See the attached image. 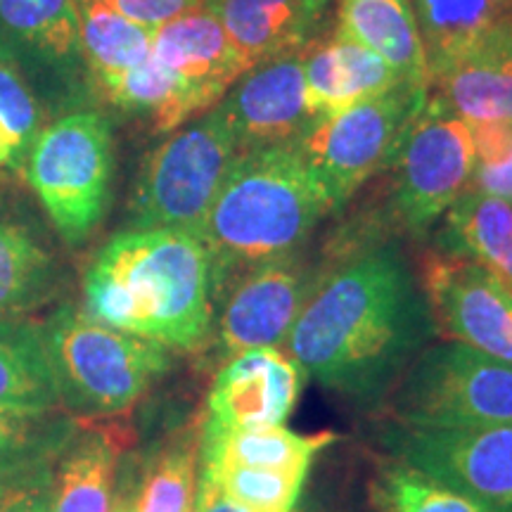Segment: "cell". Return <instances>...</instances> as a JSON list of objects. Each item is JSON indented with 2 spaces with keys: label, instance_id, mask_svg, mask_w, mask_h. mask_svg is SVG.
<instances>
[{
  "label": "cell",
  "instance_id": "ba28073f",
  "mask_svg": "<svg viewBox=\"0 0 512 512\" xmlns=\"http://www.w3.org/2000/svg\"><path fill=\"white\" fill-rule=\"evenodd\" d=\"M427 95L430 86L399 83L392 91L316 119L297 138L299 152L330 192L335 209L392 166L403 133Z\"/></svg>",
  "mask_w": 512,
  "mask_h": 512
},
{
  "label": "cell",
  "instance_id": "8d00e7d4",
  "mask_svg": "<svg viewBox=\"0 0 512 512\" xmlns=\"http://www.w3.org/2000/svg\"><path fill=\"white\" fill-rule=\"evenodd\" d=\"M192 512H249L235 501L223 494V491L211 482L209 477L197 475V491H195V505Z\"/></svg>",
  "mask_w": 512,
  "mask_h": 512
},
{
  "label": "cell",
  "instance_id": "7402d4cb",
  "mask_svg": "<svg viewBox=\"0 0 512 512\" xmlns=\"http://www.w3.org/2000/svg\"><path fill=\"white\" fill-rule=\"evenodd\" d=\"M60 392L43 330L19 320H0V411L50 415Z\"/></svg>",
  "mask_w": 512,
  "mask_h": 512
},
{
  "label": "cell",
  "instance_id": "4316f807",
  "mask_svg": "<svg viewBox=\"0 0 512 512\" xmlns=\"http://www.w3.org/2000/svg\"><path fill=\"white\" fill-rule=\"evenodd\" d=\"M197 475L200 434H176L145 460L133 491L114 501V508L119 512H192Z\"/></svg>",
  "mask_w": 512,
  "mask_h": 512
},
{
  "label": "cell",
  "instance_id": "836d02e7",
  "mask_svg": "<svg viewBox=\"0 0 512 512\" xmlns=\"http://www.w3.org/2000/svg\"><path fill=\"white\" fill-rule=\"evenodd\" d=\"M332 46H335L339 76H342V95L347 107L392 91L401 83L392 67L380 60L373 50L358 46V43L342 36H332Z\"/></svg>",
  "mask_w": 512,
  "mask_h": 512
},
{
  "label": "cell",
  "instance_id": "9c48e42d",
  "mask_svg": "<svg viewBox=\"0 0 512 512\" xmlns=\"http://www.w3.org/2000/svg\"><path fill=\"white\" fill-rule=\"evenodd\" d=\"M389 169H394V219L408 233H427L470 185L475 169L470 126L430 88Z\"/></svg>",
  "mask_w": 512,
  "mask_h": 512
},
{
  "label": "cell",
  "instance_id": "e0dca14e",
  "mask_svg": "<svg viewBox=\"0 0 512 512\" xmlns=\"http://www.w3.org/2000/svg\"><path fill=\"white\" fill-rule=\"evenodd\" d=\"M332 0H204L249 67L318 41Z\"/></svg>",
  "mask_w": 512,
  "mask_h": 512
},
{
  "label": "cell",
  "instance_id": "4dcf8cb0",
  "mask_svg": "<svg viewBox=\"0 0 512 512\" xmlns=\"http://www.w3.org/2000/svg\"><path fill=\"white\" fill-rule=\"evenodd\" d=\"M72 437V425L55 420L53 415L0 411V477L57 460Z\"/></svg>",
  "mask_w": 512,
  "mask_h": 512
},
{
  "label": "cell",
  "instance_id": "e575fe53",
  "mask_svg": "<svg viewBox=\"0 0 512 512\" xmlns=\"http://www.w3.org/2000/svg\"><path fill=\"white\" fill-rule=\"evenodd\" d=\"M55 460L0 477V512H53Z\"/></svg>",
  "mask_w": 512,
  "mask_h": 512
},
{
  "label": "cell",
  "instance_id": "5bb4252c",
  "mask_svg": "<svg viewBox=\"0 0 512 512\" xmlns=\"http://www.w3.org/2000/svg\"><path fill=\"white\" fill-rule=\"evenodd\" d=\"M304 370L280 349H247L230 356L214 377L200 439L283 425L304 387Z\"/></svg>",
  "mask_w": 512,
  "mask_h": 512
},
{
  "label": "cell",
  "instance_id": "603a6c76",
  "mask_svg": "<svg viewBox=\"0 0 512 512\" xmlns=\"http://www.w3.org/2000/svg\"><path fill=\"white\" fill-rule=\"evenodd\" d=\"M119 446L105 432L74 434L53 467V512H112Z\"/></svg>",
  "mask_w": 512,
  "mask_h": 512
},
{
  "label": "cell",
  "instance_id": "d6a6232c",
  "mask_svg": "<svg viewBox=\"0 0 512 512\" xmlns=\"http://www.w3.org/2000/svg\"><path fill=\"white\" fill-rule=\"evenodd\" d=\"M475 169L467 188L512 202V121L470 126Z\"/></svg>",
  "mask_w": 512,
  "mask_h": 512
},
{
  "label": "cell",
  "instance_id": "30bf717a",
  "mask_svg": "<svg viewBox=\"0 0 512 512\" xmlns=\"http://www.w3.org/2000/svg\"><path fill=\"white\" fill-rule=\"evenodd\" d=\"M0 60L48 110L76 112L93 98L74 0H0Z\"/></svg>",
  "mask_w": 512,
  "mask_h": 512
},
{
  "label": "cell",
  "instance_id": "8fae6325",
  "mask_svg": "<svg viewBox=\"0 0 512 512\" xmlns=\"http://www.w3.org/2000/svg\"><path fill=\"white\" fill-rule=\"evenodd\" d=\"M377 439L399 460L496 512H512V422L415 427L389 420Z\"/></svg>",
  "mask_w": 512,
  "mask_h": 512
},
{
  "label": "cell",
  "instance_id": "f546056e",
  "mask_svg": "<svg viewBox=\"0 0 512 512\" xmlns=\"http://www.w3.org/2000/svg\"><path fill=\"white\" fill-rule=\"evenodd\" d=\"M200 475L249 512H294L309 479L306 470L245 465H200Z\"/></svg>",
  "mask_w": 512,
  "mask_h": 512
},
{
  "label": "cell",
  "instance_id": "52a82bcc",
  "mask_svg": "<svg viewBox=\"0 0 512 512\" xmlns=\"http://www.w3.org/2000/svg\"><path fill=\"white\" fill-rule=\"evenodd\" d=\"M387 399L389 420L401 425H505L512 422V366L446 339L420 351Z\"/></svg>",
  "mask_w": 512,
  "mask_h": 512
},
{
  "label": "cell",
  "instance_id": "3957f363",
  "mask_svg": "<svg viewBox=\"0 0 512 512\" xmlns=\"http://www.w3.org/2000/svg\"><path fill=\"white\" fill-rule=\"evenodd\" d=\"M335 209L297 140L238 152L202 228L214 292L235 271L292 254Z\"/></svg>",
  "mask_w": 512,
  "mask_h": 512
},
{
  "label": "cell",
  "instance_id": "d6986e66",
  "mask_svg": "<svg viewBox=\"0 0 512 512\" xmlns=\"http://www.w3.org/2000/svg\"><path fill=\"white\" fill-rule=\"evenodd\" d=\"M335 36L373 50L401 83L430 86V64L411 0H337Z\"/></svg>",
  "mask_w": 512,
  "mask_h": 512
},
{
  "label": "cell",
  "instance_id": "ffe728a7",
  "mask_svg": "<svg viewBox=\"0 0 512 512\" xmlns=\"http://www.w3.org/2000/svg\"><path fill=\"white\" fill-rule=\"evenodd\" d=\"M441 219L439 252L472 261L512 287V202L467 188Z\"/></svg>",
  "mask_w": 512,
  "mask_h": 512
},
{
  "label": "cell",
  "instance_id": "83f0119b",
  "mask_svg": "<svg viewBox=\"0 0 512 512\" xmlns=\"http://www.w3.org/2000/svg\"><path fill=\"white\" fill-rule=\"evenodd\" d=\"M57 285V266L27 228L0 219V320H17L46 304Z\"/></svg>",
  "mask_w": 512,
  "mask_h": 512
},
{
  "label": "cell",
  "instance_id": "d4e9b609",
  "mask_svg": "<svg viewBox=\"0 0 512 512\" xmlns=\"http://www.w3.org/2000/svg\"><path fill=\"white\" fill-rule=\"evenodd\" d=\"M79 12L81 50L91 74L93 95L128 69L143 64L152 55L155 29L140 27L121 17L102 0H74Z\"/></svg>",
  "mask_w": 512,
  "mask_h": 512
},
{
  "label": "cell",
  "instance_id": "cb8c5ba5",
  "mask_svg": "<svg viewBox=\"0 0 512 512\" xmlns=\"http://www.w3.org/2000/svg\"><path fill=\"white\" fill-rule=\"evenodd\" d=\"M337 439V432L330 430L302 434L285 425L254 427V430L230 432L216 439H200V465H245L311 472L318 453L330 448Z\"/></svg>",
  "mask_w": 512,
  "mask_h": 512
},
{
  "label": "cell",
  "instance_id": "f1b7e54d",
  "mask_svg": "<svg viewBox=\"0 0 512 512\" xmlns=\"http://www.w3.org/2000/svg\"><path fill=\"white\" fill-rule=\"evenodd\" d=\"M377 512H496L415 467L389 458L370 482Z\"/></svg>",
  "mask_w": 512,
  "mask_h": 512
},
{
  "label": "cell",
  "instance_id": "2e32d148",
  "mask_svg": "<svg viewBox=\"0 0 512 512\" xmlns=\"http://www.w3.org/2000/svg\"><path fill=\"white\" fill-rule=\"evenodd\" d=\"M430 83L456 64L512 50V0H411Z\"/></svg>",
  "mask_w": 512,
  "mask_h": 512
},
{
  "label": "cell",
  "instance_id": "7c38bea8",
  "mask_svg": "<svg viewBox=\"0 0 512 512\" xmlns=\"http://www.w3.org/2000/svg\"><path fill=\"white\" fill-rule=\"evenodd\" d=\"M420 285L439 335L512 366V287L439 249L425 254Z\"/></svg>",
  "mask_w": 512,
  "mask_h": 512
},
{
  "label": "cell",
  "instance_id": "5b68a950",
  "mask_svg": "<svg viewBox=\"0 0 512 512\" xmlns=\"http://www.w3.org/2000/svg\"><path fill=\"white\" fill-rule=\"evenodd\" d=\"M238 152L219 105L202 119L176 128L140 164L128 202L131 226L181 230L200 238Z\"/></svg>",
  "mask_w": 512,
  "mask_h": 512
},
{
  "label": "cell",
  "instance_id": "44dd1931",
  "mask_svg": "<svg viewBox=\"0 0 512 512\" xmlns=\"http://www.w3.org/2000/svg\"><path fill=\"white\" fill-rule=\"evenodd\" d=\"M98 98L107 100L121 112L145 119L155 133L176 131L195 114L216 107V102L185 83L152 55L143 64L102 86Z\"/></svg>",
  "mask_w": 512,
  "mask_h": 512
},
{
  "label": "cell",
  "instance_id": "d590c367",
  "mask_svg": "<svg viewBox=\"0 0 512 512\" xmlns=\"http://www.w3.org/2000/svg\"><path fill=\"white\" fill-rule=\"evenodd\" d=\"M102 3L140 27L159 29L185 12L200 10L204 0H102Z\"/></svg>",
  "mask_w": 512,
  "mask_h": 512
},
{
  "label": "cell",
  "instance_id": "4fadbf2b",
  "mask_svg": "<svg viewBox=\"0 0 512 512\" xmlns=\"http://www.w3.org/2000/svg\"><path fill=\"white\" fill-rule=\"evenodd\" d=\"M318 278L297 252L275 256L242 273L216 320L223 356L285 344Z\"/></svg>",
  "mask_w": 512,
  "mask_h": 512
},
{
  "label": "cell",
  "instance_id": "7a4b0ae2",
  "mask_svg": "<svg viewBox=\"0 0 512 512\" xmlns=\"http://www.w3.org/2000/svg\"><path fill=\"white\" fill-rule=\"evenodd\" d=\"M86 313L166 349L197 351L214 332V273L202 238L181 230H124L83 275Z\"/></svg>",
  "mask_w": 512,
  "mask_h": 512
},
{
  "label": "cell",
  "instance_id": "9a60e30c",
  "mask_svg": "<svg viewBox=\"0 0 512 512\" xmlns=\"http://www.w3.org/2000/svg\"><path fill=\"white\" fill-rule=\"evenodd\" d=\"M238 150L297 140L313 121L306 110L302 53L249 69L219 102Z\"/></svg>",
  "mask_w": 512,
  "mask_h": 512
},
{
  "label": "cell",
  "instance_id": "1f68e13d",
  "mask_svg": "<svg viewBox=\"0 0 512 512\" xmlns=\"http://www.w3.org/2000/svg\"><path fill=\"white\" fill-rule=\"evenodd\" d=\"M0 124L12 140L15 169H24L31 147L41 136L43 105L29 83L3 60H0Z\"/></svg>",
  "mask_w": 512,
  "mask_h": 512
},
{
  "label": "cell",
  "instance_id": "ac0fdd59",
  "mask_svg": "<svg viewBox=\"0 0 512 512\" xmlns=\"http://www.w3.org/2000/svg\"><path fill=\"white\" fill-rule=\"evenodd\" d=\"M152 57L216 105L252 69L204 5L155 29Z\"/></svg>",
  "mask_w": 512,
  "mask_h": 512
},
{
  "label": "cell",
  "instance_id": "8992f818",
  "mask_svg": "<svg viewBox=\"0 0 512 512\" xmlns=\"http://www.w3.org/2000/svg\"><path fill=\"white\" fill-rule=\"evenodd\" d=\"M31 188L67 245H83L105 219L112 197V124L76 110L43 128L27 159Z\"/></svg>",
  "mask_w": 512,
  "mask_h": 512
},
{
  "label": "cell",
  "instance_id": "74e56055",
  "mask_svg": "<svg viewBox=\"0 0 512 512\" xmlns=\"http://www.w3.org/2000/svg\"><path fill=\"white\" fill-rule=\"evenodd\" d=\"M0 166H10L15 169V155H12V140L5 131V126L0 124Z\"/></svg>",
  "mask_w": 512,
  "mask_h": 512
},
{
  "label": "cell",
  "instance_id": "277c9868",
  "mask_svg": "<svg viewBox=\"0 0 512 512\" xmlns=\"http://www.w3.org/2000/svg\"><path fill=\"white\" fill-rule=\"evenodd\" d=\"M60 401L83 415H119L169 368V349L60 309L43 328Z\"/></svg>",
  "mask_w": 512,
  "mask_h": 512
},
{
  "label": "cell",
  "instance_id": "6da1fadb",
  "mask_svg": "<svg viewBox=\"0 0 512 512\" xmlns=\"http://www.w3.org/2000/svg\"><path fill=\"white\" fill-rule=\"evenodd\" d=\"M434 335L406 256L382 242L318 278L285 344L325 392L368 408L387 401Z\"/></svg>",
  "mask_w": 512,
  "mask_h": 512
},
{
  "label": "cell",
  "instance_id": "484cf974",
  "mask_svg": "<svg viewBox=\"0 0 512 512\" xmlns=\"http://www.w3.org/2000/svg\"><path fill=\"white\" fill-rule=\"evenodd\" d=\"M430 88L467 126L512 121V50L460 62L434 76Z\"/></svg>",
  "mask_w": 512,
  "mask_h": 512
}]
</instances>
